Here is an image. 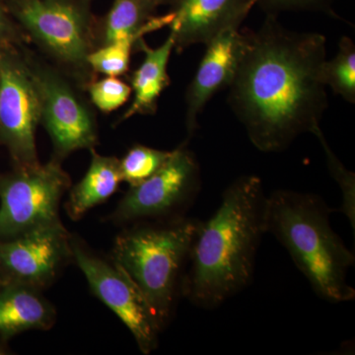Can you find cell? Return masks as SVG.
<instances>
[{
	"instance_id": "6da1fadb",
	"label": "cell",
	"mask_w": 355,
	"mask_h": 355,
	"mask_svg": "<svg viewBox=\"0 0 355 355\" xmlns=\"http://www.w3.org/2000/svg\"><path fill=\"white\" fill-rule=\"evenodd\" d=\"M244 32L227 102L257 149L280 153L321 128L329 107L321 79L327 40L319 33L286 29L272 15L258 31Z\"/></svg>"
},
{
	"instance_id": "7a4b0ae2",
	"label": "cell",
	"mask_w": 355,
	"mask_h": 355,
	"mask_svg": "<svg viewBox=\"0 0 355 355\" xmlns=\"http://www.w3.org/2000/svg\"><path fill=\"white\" fill-rule=\"evenodd\" d=\"M266 197L260 178H237L216 212L200 221L182 282V296L191 304L216 309L250 286L266 233Z\"/></svg>"
},
{
	"instance_id": "3957f363",
	"label": "cell",
	"mask_w": 355,
	"mask_h": 355,
	"mask_svg": "<svg viewBox=\"0 0 355 355\" xmlns=\"http://www.w3.org/2000/svg\"><path fill=\"white\" fill-rule=\"evenodd\" d=\"M331 211L314 193L277 190L266 197V233L286 248L319 297L349 302L355 298L347 282L354 254L331 228Z\"/></svg>"
},
{
	"instance_id": "277c9868",
	"label": "cell",
	"mask_w": 355,
	"mask_h": 355,
	"mask_svg": "<svg viewBox=\"0 0 355 355\" xmlns=\"http://www.w3.org/2000/svg\"><path fill=\"white\" fill-rule=\"evenodd\" d=\"M132 224L114 240L112 260L139 287L164 329L182 296L200 220L183 216Z\"/></svg>"
},
{
	"instance_id": "5b68a950",
	"label": "cell",
	"mask_w": 355,
	"mask_h": 355,
	"mask_svg": "<svg viewBox=\"0 0 355 355\" xmlns=\"http://www.w3.org/2000/svg\"><path fill=\"white\" fill-rule=\"evenodd\" d=\"M92 0H6L7 10L46 62L85 90L98 78L88 57L94 51ZM85 92V91H84Z\"/></svg>"
},
{
	"instance_id": "8992f818",
	"label": "cell",
	"mask_w": 355,
	"mask_h": 355,
	"mask_svg": "<svg viewBox=\"0 0 355 355\" xmlns=\"http://www.w3.org/2000/svg\"><path fill=\"white\" fill-rule=\"evenodd\" d=\"M28 69L38 91L41 123L53 144V157L62 161L81 149L99 144L97 118L83 89L69 77L23 44Z\"/></svg>"
},
{
	"instance_id": "52a82bcc",
	"label": "cell",
	"mask_w": 355,
	"mask_h": 355,
	"mask_svg": "<svg viewBox=\"0 0 355 355\" xmlns=\"http://www.w3.org/2000/svg\"><path fill=\"white\" fill-rule=\"evenodd\" d=\"M62 163L51 158L0 174V240L62 225L60 203L71 187Z\"/></svg>"
},
{
	"instance_id": "ba28073f",
	"label": "cell",
	"mask_w": 355,
	"mask_h": 355,
	"mask_svg": "<svg viewBox=\"0 0 355 355\" xmlns=\"http://www.w3.org/2000/svg\"><path fill=\"white\" fill-rule=\"evenodd\" d=\"M200 188V164L184 141L155 174L130 187L110 218L127 224L183 216Z\"/></svg>"
},
{
	"instance_id": "9c48e42d",
	"label": "cell",
	"mask_w": 355,
	"mask_h": 355,
	"mask_svg": "<svg viewBox=\"0 0 355 355\" xmlns=\"http://www.w3.org/2000/svg\"><path fill=\"white\" fill-rule=\"evenodd\" d=\"M22 46L0 50V146L14 168L41 163L36 144L41 105Z\"/></svg>"
},
{
	"instance_id": "30bf717a",
	"label": "cell",
	"mask_w": 355,
	"mask_h": 355,
	"mask_svg": "<svg viewBox=\"0 0 355 355\" xmlns=\"http://www.w3.org/2000/svg\"><path fill=\"white\" fill-rule=\"evenodd\" d=\"M71 254L91 291L125 324L140 352L147 355L157 349L162 326L125 270L113 260L98 256L73 236Z\"/></svg>"
},
{
	"instance_id": "8fae6325",
	"label": "cell",
	"mask_w": 355,
	"mask_h": 355,
	"mask_svg": "<svg viewBox=\"0 0 355 355\" xmlns=\"http://www.w3.org/2000/svg\"><path fill=\"white\" fill-rule=\"evenodd\" d=\"M71 234L62 225L0 240V279L43 291L70 260Z\"/></svg>"
},
{
	"instance_id": "7c38bea8",
	"label": "cell",
	"mask_w": 355,
	"mask_h": 355,
	"mask_svg": "<svg viewBox=\"0 0 355 355\" xmlns=\"http://www.w3.org/2000/svg\"><path fill=\"white\" fill-rule=\"evenodd\" d=\"M244 44L245 32L241 27L224 30L205 44V55L186 92L187 144L197 132L198 114L216 93L232 83Z\"/></svg>"
},
{
	"instance_id": "4fadbf2b",
	"label": "cell",
	"mask_w": 355,
	"mask_h": 355,
	"mask_svg": "<svg viewBox=\"0 0 355 355\" xmlns=\"http://www.w3.org/2000/svg\"><path fill=\"white\" fill-rule=\"evenodd\" d=\"M258 0H176L171 7L170 33L175 51L207 44L229 28L241 27Z\"/></svg>"
},
{
	"instance_id": "5bb4252c",
	"label": "cell",
	"mask_w": 355,
	"mask_h": 355,
	"mask_svg": "<svg viewBox=\"0 0 355 355\" xmlns=\"http://www.w3.org/2000/svg\"><path fill=\"white\" fill-rule=\"evenodd\" d=\"M174 50L175 41L171 33L158 48H150L144 38L139 40L135 51H142L144 58L139 69L128 76L132 90V101L116 125L135 116H150L157 112L159 98L171 84L168 64Z\"/></svg>"
},
{
	"instance_id": "9a60e30c",
	"label": "cell",
	"mask_w": 355,
	"mask_h": 355,
	"mask_svg": "<svg viewBox=\"0 0 355 355\" xmlns=\"http://www.w3.org/2000/svg\"><path fill=\"white\" fill-rule=\"evenodd\" d=\"M57 311L42 291L18 282L0 284V338L10 340L27 331L50 330Z\"/></svg>"
},
{
	"instance_id": "2e32d148",
	"label": "cell",
	"mask_w": 355,
	"mask_h": 355,
	"mask_svg": "<svg viewBox=\"0 0 355 355\" xmlns=\"http://www.w3.org/2000/svg\"><path fill=\"white\" fill-rule=\"evenodd\" d=\"M157 8L151 0H113L106 14L96 16L94 50L139 33L147 35L169 27L172 13L157 16Z\"/></svg>"
},
{
	"instance_id": "e0dca14e",
	"label": "cell",
	"mask_w": 355,
	"mask_h": 355,
	"mask_svg": "<svg viewBox=\"0 0 355 355\" xmlns=\"http://www.w3.org/2000/svg\"><path fill=\"white\" fill-rule=\"evenodd\" d=\"M91 162L83 180L69 191L65 205L71 220H79L97 205L108 200L118 191L121 178L120 159L104 156L91 149Z\"/></svg>"
},
{
	"instance_id": "ac0fdd59",
	"label": "cell",
	"mask_w": 355,
	"mask_h": 355,
	"mask_svg": "<svg viewBox=\"0 0 355 355\" xmlns=\"http://www.w3.org/2000/svg\"><path fill=\"white\" fill-rule=\"evenodd\" d=\"M322 83L345 101L355 103V46L349 37H343L338 51L331 60H326L321 69Z\"/></svg>"
},
{
	"instance_id": "d6986e66",
	"label": "cell",
	"mask_w": 355,
	"mask_h": 355,
	"mask_svg": "<svg viewBox=\"0 0 355 355\" xmlns=\"http://www.w3.org/2000/svg\"><path fill=\"white\" fill-rule=\"evenodd\" d=\"M144 36L146 34L144 33H139L91 51L88 57L91 69L97 76H128L135 46L139 40L144 38Z\"/></svg>"
},
{
	"instance_id": "ffe728a7",
	"label": "cell",
	"mask_w": 355,
	"mask_h": 355,
	"mask_svg": "<svg viewBox=\"0 0 355 355\" xmlns=\"http://www.w3.org/2000/svg\"><path fill=\"white\" fill-rule=\"evenodd\" d=\"M171 155L172 151L159 150L135 144L120 159L123 182L130 184V187L141 184L155 174Z\"/></svg>"
},
{
	"instance_id": "44dd1931",
	"label": "cell",
	"mask_w": 355,
	"mask_h": 355,
	"mask_svg": "<svg viewBox=\"0 0 355 355\" xmlns=\"http://www.w3.org/2000/svg\"><path fill=\"white\" fill-rule=\"evenodd\" d=\"M91 104L104 114L116 111L125 104L132 95L130 84L120 77L106 76L95 79L85 88Z\"/></svg>"
},
{
	"instance_id": "7402d4cb",
	"label": "cell",
	"mask_w": 355,
	"mask_h": 355,
	"mask_svg": "<svg viewBox=\"0 0 355 355\" xmlns=\"http://www.w3.org/2000/svg\"><path fill=\"white\" fill-rule=\"evenodd\" d=\"M315 137L319 140L323 147L324 156H326L327 165L331 176L335 179L343 195V205L340 211L349 218L352 229L355 228V176L354 173L349 171L338 156L331 150L326 137H324L321 128L314 133Z\"/></svg>"
},
{
	"instance_id": "603a6c76",
	"label": "cell",
	"mask_w": 355,
	"mask_h": 355,
	"mask_svg": "<svg viewBox=\"0 0 355 355\" xmlns=\"http://www.w3.org/2000/svg\"><path fill=\"white\" fill-rule=\"evenodd\" d=\"M334 0H258L257 6L266 15L277 16L286 11H315L338 17L333 9Z\"/></svg>"
},
{
	"instance_id": "cb8c5ba5",
	"label": "cell",
	"mask_w": 355,
	"mask_h": 355,
	"mask_svg": "<svg viewBox=\"0 0 355 355\" xmlns=\"http://www.w3.org/2000/svg\"><path fill=\"white\" fill-rule=\"evenodd\" d=\"M25 44H29L27 37L0 0V50Z\"/></svg>"
},
{
	"instance_id": "d4e9b609",
	"label": "cell",
	"mask_w": 355,
	"mask_h": 355,
	"mask_svg": "<svg viewBox=\"0 0 355 355\" xmlns=\"http://www.w3.org/2000/svg\"><path fill=\"white\" fill-rule=\"evenodd\" d=\"M10 349L7 345V340H4L3 338H0V355L10 354Z\"/></svg>"
},
{
	"instance_id": "484cf974",
	"label": "cell",
	"mask_w": 355,
	"mask_h": 355,
	"mask_svg": "<svg viewBox=\"0 0 355 355\" xmlns=\"http://www.w3.org/2000/svg\"><path fill=\"white\" fill-rule=\"evenodd\" d=\"M151 1H153L158 7L161 6H172L176 0H151Z\"/></svg>"
},
{
	"instance_id": "4316f807",
	"label": "cell",
	"mask_w": 355,
	"mask_h": 355,
	"mask_svg": "<svg viewBox=\"0 0 355 355\" xmlns=\"http://www.w3.org/2000/svg\"><path fill=\"white\" fill-rule=\"evenodd\" d=\"M1 282H2V279H0V284H1Z\"/></svg>"
},
{
	"instance_id": "83f0119b",
	"label": "cell",
	"mask_w": 355,
	"mask_h": 355,
	"mask_svg": "<svg viewBox=\"0 0 355 355\" xmlns=\"http://www.w3.org/2000/svg\"><path fill=\"white\" fill-rule=\"evenodd\" d=\"M2 1H3V2H4V1H6V0H2Z\"/></svg>"
}]
</instances>
